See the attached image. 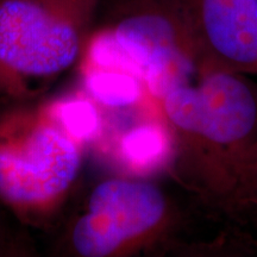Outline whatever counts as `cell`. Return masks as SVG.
<instances>
[{
  "instance_id": "6da1fadb",
  "label": "cell",
  "mask_w": 257,
  "mask_h": 257,
  "mask_svg": "<svg viewBox=\"0 0 257 257\" xmlns=\"http://www.w3.org/2000/svg\"><path fill=\"white\" fill-rule=\"evenodd\" d=\"M182 185L208 207L245 211L257 172V85L201 62L159 99Z\"/></svg>"
},
{
  "instance_id": "7a4b0ae2",
  "label": "cell",
  "mask_w": 257,
  "mask_h": 257,
  "mask_svg": "<svg viewBox=\"0 0 257 257\" xmlns=\"http://www.w3.org/2000/svg\"><path fill=\"white\" fill-rule=\"evenodd\" d=\"M98 0H0V66L49 76L72 66Z\"/></svg>"
},
{
  "instance_id": "3957f363",
  "label": "cell",
  "mask_w": 257,
  "mask_h": 257,
  "mask_svg": "<svg viewBox=\"0 0 257 257\" xmlns=\"http://www.w3.org/2000/svg\"><path fill=\"white\" fill-rule=\"evenodd\" d=\"M174 212L162 189L146 181L108 179L93 189L72 243L79 255L121 252L172 227Z\"/></svg>"
},
{
  "instance_id": "277c9868",
  "label": "cell",
  "mask_w": 257,
  "mask_h": 257,
  "mask_svg": "<svg viewBox=\"0 0 257 257\" xmlns=\"http://www.w3.org/2000/svg\"><path fill=\"white\" fill-rule=\"evenodd\" d=\"M110 31L137 66L144 87L157 100L202 60L172 0H137Z\"/></svg>"
},
{
  "instance_id": "5b68a950",
  "label": "cell",
  "mask_w": 257,
  "mask_h": 257,
  "mask_svg": "<svg viewBox=\"0 0 257 257\" xmlns=\"http://www.w3.org/2000/svg\"><path fill=\"white\" fill-rule=\"evenodd\" d=\"M80 161L69 135L38 127L18 147L0 149V197L19 205L50 200L73 184Z\"/></svg>"
},
{
  "instance_id": "8992f818",
  "label": "cell",
  "mask_w": 257,
  "mask_h": 257,
  "mask_svg": "<svg viewBox=\"0 0 257 257\" xmlns=\"http://www.w3.org/2000/svg\"><path fill=\"white\" fill-rule=\"evenodd\" d=\"M201 59L217 68L257 75V0H172Z\"/></svg>"
},
{
  "instance_id": "52a82bcc",
  "label": "cell",
  "mask_w": 257,
  "mask_h": 257,
  "mask_svg": "<svg viewBox=\"0 0 257 257\" xmlns=\"http://www.w3.org/2000/svg\"><path fill=\"white\" fill-rule=\"evenodd\" d=\"M173 137L169 127L143 124L124 135L120 150L125 161L137 168H152L166 160L172 161Z\"/></svg>"
},
{
  "instance_id": "ba28073f",
  "label": "cell",
  "mask_w": 257,
  "mask_h": 257,
  "mask_svg": "<svg viewBox=\"0 0 257 257\" xmlns=\"http://www.w3.org/2000/svg\"><path fill=\"white\" fill-rule=\"evenodd\" d=\"M87 91L93 98L107 107H127L140 100L143 82L136 76L118 70L94 68L85 80Z\"/></svg>"
},
{
  "instance_id": "9c48e42d",
  "label": "cell",
  "mask_w": 257,
  "mask_h": 257,
  "mask_svg": "<svg viewBox=\"0 0 257 257\" xmlns=\"http://www.w3.org/2000/svg\"><path fill=\"white\" fill-rule=\"evenodd\" d=\"M56 118L73 140H91L100 125L94 104L83 99L62 102L56 110Z\"/></svg>"
},
{
  "instance_id": "30bf717a",
  "label": "cell",
  "mask_w": 257,
  "mask_h": 257,
  "mask_svg": "<svg viewBox=\"0 0 257 257\" xmlns=\"http://www.w3.org/2000/svg\"><path fill=\"white\" fill-rule=\"evenodd\" d=\"M89 59L94 68L128 73L142 81L137 66L115 41L110 30L98 35L93 40L89 47Z\"/></svg>"
},
{
  "instance_id": "8fae6325",
  "label": "cell",
  "mask_w": 257,
  "mask_h": 257,
  "mask_svg": "<svg viewBox=\"0 0 257 257\" xmlns=\"http://www.w3.org/2000/svg\"><path fill=\"white\" fill-rule=\"evenodd\" d=\"M244 212L255 214V218L257 219V172L255 174V178H253L251 191H250L248 201H246L245 211Z\"/></svg>"
}]
</instances>
